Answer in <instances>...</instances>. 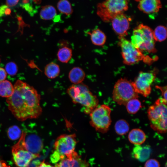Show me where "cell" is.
<instances>
[{
    "label": "cell",
    "mask_w": 167,
    "mask_h": 167,
    "mask_svg": "<svg viewBox=\"0 0 167 167\" xmlns=\"http://www.w3.org/2000/svg\"><path fill=\"white\" fill-rule=\"evenodd\" d=\"M14 86L9 81L5 80L0 82V96L8 98L13 94Z\"/></svg>",
    "instance_id": "21"
},
{
    "label": "cell",
    "mask_w": 167,
    "mask_h": 167,
    "mask_svg": "<svg viewBox=\"0 0 167 167\" xmlns=\"http://www.w3.org/2000/svg\"><path fill=\"white\" fill-rule=\"evenodd\" d=\"M153 36L155 41L161 42L165 40L167 37L166 28L162 25L157 26L153 31Z\"/></svg>",
    "instance_id": "26"
},
{
    "label": "cell",
    "mask_w": 167,
    "mask_h": 167,
    "mask_svg": "<svg viewBox=\"0 0 167 167\" xmlns=\"http://www.w3.org/2000/svg\"><path fill=\"white\" fill-rule=\"evenodd\" d=\"M113 28L119 37H124L127 34L129 28V22L123 13L116 15L112 20Z\"/></svg>",
    "instance_id": "12"
},
{
    "label": "cell",
    "mask_w": 167,
    "mask_h": 167,
    "mask_svg": "<svg viewBox=\"0 0 167 167\" xmlns=\"http://www.w3.org/2000/svg\"><path fill=\"white\" fill-rule=\"evenodd\" d=\"M66 92L74 103L83 107L86 114H89L98 105L99 101L96 96L83 83L73 84L68 88Z\"/></svg>",
    "instance_id": "2"
},
{
    "label": "cell",
    "mask_w": 167,
    "mask_h": 167,
    "mask_svg": "<svg viewBox=\"0 0 167 167\" xmlns=\"http://www.w3.org/2000/svg\"><path fill=\"white\" fill-rule=\"evenodd\" d=\"M7 74L5 69L0 67V82L6 79Z\"/></svg>",
    "instance_id": "33"
},
{
    "label": "cell",
    "mask_w": 167,
    "mask_h": 167,
    "mask_svg": "<svg viewBox=\"0 0 167 167\" xmlns=\"http://www.w3.org/2000/svg\"><path fill=\"white\" fill-rule=\"evenodd\" d=\"M19 0H6V5L9 7H12L16 6Z\"/></svg>",
    "instance_id": "34"
},
{
    "label": "cell",
    "mask_w": 167,
    "mask_h": 167,
    "mask_svg": "<svg viewBox=\"0 0 167 167\" xmlns=\"http://www.w3.org/2000/svg\"><path fill=\"white\" fill-rule=\"evenodd\" d=\"M60 72V66L57 63L50 62L47 64L44 69V74L49 79H54L58 76Z\"/></svg>",
    "instance_id": "20"
},
{
    "label": "cell",
    "mask_w": 167,
    "mask_h": 167,
    "mask_svg": "<svg viewBox=\"0 0 167 167\" xmlns=\"http://www.w3.org/2000/svg\"><path fill=\"white\" fill-rule=\"evenodd\" d=\"M77 143L75 134H64L58 136L54 144V150L51 156V161L56 163L72 154Z\"/></svg>",
    "instance_id": "5"
},
{
    "label": "cell",
    "mask_w": 167,
    "mask_h": 167,
    "mask_svg": "<svg viewBox=\"0 0 167 167\" xmlns=\"http://www.w3.org/2000/svg\"><path fill=\"white\" fill-rule=\"evenodd\" d=\"M151 152V148L148 145H135L133 150V154L135 159L143 162L149 158Z\"/></svg>",
    "instance_id": "16"
},
{
    "label": "cell",
    "mask_w": 167,
    "mask_h": 167,
    "mask_svg": "<svg viewBox=\"0 0 167 167\" xmlns=\"http://www.w3.org/2000/svg\"><path fill=\"white\" fill-rule=\"evenodd\" d=\"M156 87L159 89L162 93L163 98L167 101V87L165 86H156Z\"/></svg>",
    "instance_id": "32"
},
{
    "label": "cell",
    "mask_w": 167,
    "mask_h": 167,
    "mask_svg": "<svg viewBox=\"0 0 167 167\" xmlns=\"http://www.w3.org/2000/svg\"><path fill=\"white\" fill-rule=\"evenodd\" d=\"M144 167H160V165L158 161L152 159H149L146 162Z\"/></svg>",
    "instance_id": "30"
},
{
    "label": "cell",
    "mask_w": 167,
    "mask_h": 167,
    "mask_svg": "<svg viewBox=\"0 0 167 167\" xmlns=\"http://www.w3.org/2000/svg\"><path fill=\"white\" fill-rule=\"evenodd\" d=\"M22 133L21 129L16 125L10 127L7 131V135L9 138L12 140L19 139Z\"/></svg>",
    "instance_id": "28"
},
{
    "label": "cell",
    "mask_w": 167,
    "mask_h": 167,
    "mask_svg": "<svg viewBox=\"0 0 167 167\" xmlns=\"http://www.w3.org/2000/svg\"><path fill=\"white\" fill-rule=\"evenodd\" d=\"M139 97L132 84V82L121 78L116 83L112 93L113 99L120 105H125L130 100Z\"/></svg>",
    "instance_id": "8"
},
{
    "label": "cell",
    "mask_w": 167,
    "mask_h": 167,
    "mask_svg": "<svg viewBox=\"0 0 167 167\" xmlns=\"http://www.w3.org/2000/svg\"><path fill=\"white\" fill-rule=\"evenodd\" d=\"M57 8L61 13L66 15H71L73 12L70 2L67 0H60L58 3Z\"/></svg>",
    "instance_id": "27"
},
{
    "label": "cell",
    "mask_w": 167,
    "mask_h": 167,
    "mask_svg": "<svg viewBox=\"0 0 167 167\" xmlns=\"http://www.w3.org/2000/svg\"><path fill=\"white\" fill-rule=\"evenodd\" d=\"M88 164L74 152L57 163L55 167H88Z\"/></svg>",
    "instance_id": "13"
},
{
    "label": "cell",
    "mask_w": 167,
    "mask_h": 167,
    "mask_svg": "<svg viewBox=\"0 0 167 167\" xmlns=\"http://www.w3.org/2000/svg\"><path fill=\"white\" fill-rule=\"evenodd\" d=\"M0 167H10L4 161L0 160Z\"/></svg>",
    "instance_id": "36"
},
{
    "label": "cell",
    "mask_w": 167,
    "mask_h": 167,
    "mask_svg": "<svg viewBox=\"0 0 167 167\" xmlns=\"http://www.w3.org/2000/svg\"><path fill=\"white\" fill-rule=\"evenodd\" d=\"M128 8L127 0H105L98 4L96 12L103 21L109 22L116 15L123 13Z\"/></svg>",
    "instance_id": "6"
},
{
    "label": "cell",
    "mask_w": 167,
    "mask_h": 167,
    "mask_svg": "<svg viewBox=\"0 0 167 167\" xmlns=\"http://www.w3.org/2000/svg\"><path fill=\"white\" fill-rule=\"evenodd\" d=\"M131 42L135 48L142 52L155 53L156 51L153 31L149 27L142 24L134 29Z\"/></svg>",
    "instance_id": "4"
},
{
    "label": "cell",
    "mask_w": 167,
    "mask_h": 167,
    "mask_svg": "<svg viewBox=\"0 0 167 167\" xmlns=\"http://www.w3.org/2000/svg\"><path fill=\"white\" fill-rule=\"evenodd\" d=\"M25 148L29 152L34 154H39L43 148L41 139L34 134H26L24 139Z\"/></svg>",
    "instance_id": "14"
},
{
    "label": "cell",
    "mask_w": 167,
    "mask_h": 167,
    "mask_svg": "<svg viewBox=\"0 0 167 167\" xmlns=\"http://www.w3.org/2000/svg\"><path fill=\"white\" fill-rule=\"evenodd\" d=\"M115 130L116 133L120 135L126 134L129 130L128 123L124 119H120L117 121L115 125Z\"/></svg>",
    "instance_id": "24"
},
{
    "label": "cell",
    "mask_w": 167,
    "mask_h": 167,
    "mask_svg": "<svg viewBox=\"0 0 167 167\" xmlns=\"http://www.w3.org/2000/svg\"><path fill=\"white\" fill-rule=\"evenodd\" d=\"M161 7V0H139L138 5L140 11L147 14L157 13Z\"/></svg>",
    "instance_id": "15"
},
{
    "label": "cell",
    "mask_w": 167,
    "mask_h": 167,
    "mask_svg": "<svg viewBox=\"0 0 167 167\" xmlns=\"http://www.w3.org/2000/svg\"><path fill=\"white\" fill-rule=\"evenodd\" d=\"M92 43L96 46L104 45L106 40V36L105 33L100 29L97 28L88 32Z\"/></svg>",
    "instance_id": "19"
},
{
    "label": "cell",
    "mask_w": 167,
    "mask_h": 167,
    "mask_svg": "<svg viewBox=\"0 0 167 167\" xmlns=\"http://www.w3.org/2000/svg\"><path fill=\"white\" fill-rule=\"evenodd\" d=\"M0 62H1V60H0Z\"/></svg>",
    "instance_id": "37"
},
{
    "label": "cell",
    "mask_w": 167,
    "mask_h": 167,
    "mask_svg": "<svg viewBox=\"0 0 167 167\" xmlns=\"http://www.w3.org/2000/svg\"><path fill=\"white\" fill-rule=\"evenodd\" d=\"M72 55V49L67 46L60 48L57 54L58 60L63 63H67L70 60Z\"/></svg>",
    "instance_id": "22"
},
{
    "label": "cell",
    "mask_w": 167,
    "mask_h": 167,
    "mask_svg": "<svg viewBox=\"0 0 167 167\" xmlns=\"http://www.w3.org/2000/svg\"><path fill=\"white\" fill-rule=\"evenodd\" d=\"M7 74L11 76L15 75L18 72V67L16 64L13 62L7 63L5 69Z\"/></svg>",
    "instance_id": "29"
},
{
    "label": "cell",
    "mask_w": 167,
    "mask_h": 167,
    "mask_svg": "<svg viewBox=\"0 0 167 167\" xmlns=\"http://www.w3.org/2000/svg\"><path fill=\"white\" fill-rule=\"evenodd\" d=\"M55 8L51 5H46L43 6L40 11V15L41 18L45 20H50L56 15Z\"/></svg>",
    "instance_id": "23"
},
{
    "label": "cell",
    "mask_w": 167,
    "mask_h": 167,
    "mask_svg": "<svg viewBox=\"0 0 167 167\" xmlns=\"http://www.w3.org/2000/svg\"><path fill=\"white\" fill-rule=\"evenodd\" d=\"M128 138L130 142L135 145H141L145 141L146 137L144 132L139 128L134 129L129 133Z\"/></svg>",
    "instance_id": "18"
},
{
    "label": "cell",
    "mask_w": 167,
    "mask_h": 167,
    "mask_svg": "<svg viewBox=\"0 0 167 167\" xmlns=\"http://www.w3.org/2000/svg\"><path fill=\"white\" fill-rule=\"evenodd\" d=\"M155 78L156 75L153 72H141L132 84L137 93L146 97L151 93V85Z\"/></svg>",
    "instance_id": "11"
},
{
    "label": "cell",
    "mask_w": 167,
    "mask_h": 167,
    "mask_svg": "<svg viewBox=\"0 0 167 167\" xmlns=\"http://www.w3.org/2000/svg\"><path fill=\"white\" fill-rule=\"evenodd\" d=\"M111 112L110 108L107 105H98L89 114L91 126L99 132H107L111 122Z\"/></svg>",
    "instance_id": "7"
},
{
    "label": "cell",
    "mask_w": 167,
    "mask_h": 167,
    "mask_svg": "<svg viewBox=\"0 0 167 167\" xmlns=\"http://www.w3.org/2000/svg\"><path fill=\"white\" fill-rule=\"evenodd\" d=\"M9 7L6 5H4L0 7V16L8 15L10 13Z\"/></svg>",
    "instance_id": "31"
},
{
    "label": "cell",
    "mask_w": 167,
    "mask_h": 167,
    "mask_svg": "<svg viewBox=\"0 0 167 167\" xmlns=\"http://www.w3.org/2000/svg\"><path fill=\"white\" fill-rule=\"evenodd\" d=\"M126 110L130 114L136 113L141 107V104L138 98L131 99L129 100L125 105Z\"/></svg>",
    "instance_id": "25"
},
{
    "label": "cell",
    "mask_w": 167,
    "mask_h": 167,
    "mask_svg": "<svg viewBox=\"0 0 167 167\" xmlns=\"http://www.w3.org/2000/svg\"><path fill=\"white\" fill-rule=\"evenodd\" d=\"M167 101L162 98L157 99L149 107L148 116L150 126L154 131L161 133L167 131Z\"/></svg>",
    "instance_id": "3"
},
{
    "label": "cell",
    "mask_w": 167,
    "mask_h": 167,
    "mask_svg": "<svg viewBox=\"0 0 167 167\" xmlns=\"http://www.w3.org/2000/svg\"><path fill=\"white\" fill-rule=\"evenodd\" d=\"M13 94L7 98L8 109L18 120L24 121L40 116L42 111L41 96L32 86L20 80L14 85Z\"/></svg>",
    "instance_id": "1"
},
{
    "label": "cell",
    "mask_w": 167,
    "mask_h": 167,
    "mask_svg": "<svg viewBox=\"0 0 167 167\" xmlns=\"http://www.w3.org/2000/svg\"><path fill=\"white\" fill-rule=\"evenodd\" d=\"M26 133L22 131L18 142L12 148L14 161L18 167H28L31 161L38 157L39 154H33L27 150L24 144Z\"/></svg>",
    "instance_id": "10"
},
{
    "label": "cell",
    "mask_w": 167,
    "mask_h": 167,
    "mask_svg": "<svg viewBox=\"0 0 167 167\" xmlns=\"http://www.w3.org/2000/svg\"><path fill=\"white\" fill-rule=\"evenodd\" d=\"M85 75V72L82 68L76 66L70 70L68 77L70 81L73 84H77L83 83Z\"/></svg>",
    "instance_id": "17"
},
{
    "label": "cell",
    "mask_w": 167,
    "mask_h": 167,
    "mask_svg": "<svg viewBox=\"0 0 167 167\" xmlns=\"http://www.w3.org/2000/svg\"><path fill=\"white\" fill-rule=\"evenodd\" d=\"M36 167H54L51 165L45 162L44 161L39 163L36 165Z\"/></svg>",
    "instance_id": "35"
},
{
    "label": "cell",
    "mask_w": 167,
    "mask_h": 167,
    "mask_svg": "<svg viewBox=\"0 0 167 167\" xmlns=\"http://www.w3.org/2000/svg\"><path fill=\"white\" fill-rule=\"evenodd\" d=\"M119 39V44L124 63L131 65L142 60L147 63L151 62L152 59L145 55L142 51L135 48L131 42L125 37H120Z\"/></svg>",
    "instance_id": "9"
}]
</instances>
